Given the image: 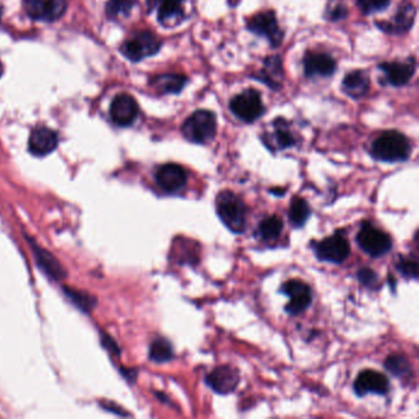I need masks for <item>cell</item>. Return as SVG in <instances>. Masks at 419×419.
Segmentation results:
<instances>
[{
    "label": "cell",
    "instance_id": "6da1fadb",
    "mask_svg": "<svg viewBox=\"0 0 419 419\" xmlns=\"http://www.w3.org/2000/svg\"><path fill=\"white\" fill-rule=\"evenodd\" d=\"M370 153L374 159L384 162L406 161L411 155V143L402 133L387 131L374 140Z\"/></svg>",
    "mask_w": 419,
    "mask_h": 419
},
{
    "label": "cell",
    "instance_id": "7a4b0ae2",
    "mask_svg": "<svg viewBox=\"0 0 419 419\" xmlns=\"http://www.w3.org/2000/svg\"><path fill=\"white\" fill-rule=\"evenodd\" d=\"M216 213L230 232L234 234L245 232L248 208L237 194L230 191L221 192L216 197Z\"/></svg>",
    "mask_w": 419,
    "mask_h": 419
},
{
    "label": "cell",
    "instance_id": "3957f363",
    "mask_svg": "<svg viewBox=\"0 0 419 419\" xmlns=\"http://www.w3.org/2000/svg\"><path fill=\"white\" fill-rule=\"evenodd\" d=\"M183 134L188 142L207 144L215 138L216 118L213 112L207 110L196 111L183 124Z\"/></svg>",
    "mask_w": 419,
    "mask_h": 419
},
{
    "label": "cell",
    "instance_id": "277c9868",
    "mask_svg": "<svg viewBox=\"0 0 419 419\" xmlns=\"http://www.w3.org/2000/svg\"><path fill=\"white\" fill-rule=\"evenodd\" d=\"M357 243L363 252L374 259L387 254L392 248L390 235L373 225L369 221L363 223L357 235Z\"/></svg>",
    "mask_w": 419,
    "mask_h": 419
},
{
    "label": "cell",
    "instance_id": "5b68a950",
    "mask_svg": "<svg viewBox=\"0 0 419 419\" xmlns=\"http://www.w3.org/2000/svg\"><path fill=\"white\" fill-rule=\"evenodd\" d=\"M160 47V39L154 33L140 31L122 44L121 52L129 61L140 62L144 58L156 55Z\"/></svg>",
    "mask_w": 419,
    "mask_h": 419
},
{
    "label": "cell",
    "instance_id": "8992f818",
    "mask_svg": "<svg viewBox=\"0 0 419 419\" xmlns=\"http://www.w3.org/2000/svg\"><path fill=\"white\" fill-rule=\"evenodd\" d=\"M230 110L239 120L252 123L265 113V105L257 90L248 89L230 101Z\"/></svg>",
    "mask_w": 419,
    "mask_h": 419
},
{
    "label": "cell",
    "instance_id": "52a82bcc",
    "mask_svg": "<svg viewBox=\"0 0 419 419\" xmlns=\"http://www.w3.org/2000/svg\"><path fill=\"white\" fill-rule=\"evenodd\" d=\"M248 28L251 32L266 37L274 48L279 47L283 42L284 33L278 25L276 12L273 10L259 11L254 14V17L248 19Z\"/></svg>",
    "mask_w": 419,
    "mask_h": 419
},
{
    "label": "cell",
    "instance_id": "ba28073f",
    "mask_svg": "<svg viewBox=\"0 0 419 419\" xmlns=\"http://www.w3.org/2000/svg\"><path fill=\"white\" fill-rule=\"evenodd\" d=\"M315 254L317 259L331 263H343L351 254V248L347 239L341 232L326 237L320 243L314 245Z\"/></svg>",
    "mask_w": 419,
    "mask_h": 419
},
{
    "label": "cell",
    "instance_id": "9c48e42d",
    "mask_svg": "<svg viewBox=\"0 0 419 419\" xmlns=\"http://www.w3.org/2000/svg\"><path fill=\"white\" fill-rule=\"evenodd\" d=\"M281 292L289 297V303L286 306L288 314L295 316L301 314L309 308L313 301V292L309 286L298 279L288 281L281 286Z\"/></svg>",
    "mask_w": 419,
    "mask_h": 419
},
{
    "label": "cell",
    "instance_id": "30bf717a",
    "mask_svg": "<svg viewBox=\"0 0 419 419\" xmlns=\"http://www.w3.org/2000/svg\"><path fill=\"white\" fill-rule=\"evenodd\" d=\"M263 143L270 150H284L297 144V137L292 133L290 123L286 118H277L262 134Z\"/></svg>",
    "mask_w": 419,
    "mask_h": 419
},
{
    "label": "cell",
    "instance_id": "8fae6325",
    "mask_svg": "<svg viewBox=\"0 0 419 419\" xmlns=\"http://www.w3.org/2000/svg\"><path fill=\"white\" fill-rule=\"evenodd\" d=\"M416 15H417V10H416V6L412 4V1L403 0L402 3L398 6V10L392 17L391 20L378 21L376 26L382 30L384 32L402 35V33L409 32V30L412 28L414 20H416Z\"/></svg>",
    "mask_w": 419,
    "mask_h": 419
},
{
    "label": "cell",
    "instance_id": "7c38bea8",
    "mask_svg": "<svg viewBox=\"0 0 419 419\" xmlns=\"http://www.w3.org/2000/svg\"><path fill=\"white\" fill-rule=\"evenodd\" d=\"M24 8L35 20L53 22L64 15L66 3V0H24Z\"/></svg>",
    "mask_w": 419,
    "mask_h": 419
},
{
    "label": "cell",
    "instance_id": "4fadbf2b",
    "mask_svg": "<svg viewBox=\"0 0 419 419\" xmlns=\"http://www.w3.org/2000/svg\"><path fill=\"white\" fill-rule=\"evenodd\" d=\"M187 172L177 164L161 165L155 172V183L166 194H177L187 185Z\"/></svg>",
    "mask_w": 419,
    "mask_h": 419
},
{
    "label": "cell",
    "instance_id": "5bb4252c",
    "mask_svg": "<svg viewBox=\"0 0 419 419\" xmlns=\"http://www.w3.org/2000/svg\"><path fill=\"white\" fill-rule=\"evenodd\" d=\"M379 69L384 74L382 80H385V83L392 86H403L413 77L417 63L416 58L411 57L404 61L381 63Z\"/></svg>",
    "mask_w": 419,
    "mask_h": 419
},
{
    "label": "cell",
    "instance_id": "9a60e30c",
    "mask_svg": "<svg viewBox=\"0 0 419 419\" xmlns=\"http://www.w3.org/2000/svg\"><path fill=\"white\" fill-rule=\"evenodd\" d=\"M389 390H390L389 379L382 373L376 370H364L354 381V391L358 396H365L368 393L385 395Z\"/></svg>",
    "mask_w": 419,
    "mask_h": 419
},
{
    "label": "cell",
    "instance_id": "2e32d148",
    "mask_svg": "<svg viewBox=\"0 0 419 419\" xmlns=\"http://www.w3.org/2000/svg\"><path fill=\"white\" fill-rule=\"evenodd\" d=\"M205 382L216 393L227 395L235 391L240 382V374L235 368L223 365L208 374L205 378Z\"/></svg>",
    "mask_w": 419,
    "mask_h": 419
},
{
    "label": "cell",
    "instance_id": "e0dca14e",
    "mask_svg": "<svg viewBox=\"0 0 419 419\" xmlns=\"http://www.w3.org/2000/svg\"><path fill=\"white\" fill-rule=\"evenodd\" d=\"M110 113L112 121L115 122L117 126L127 127L138 117V104L131 95H118L111 104Z\"/></svg>",
    "mask_w": 419,
    "mask_h": 419
},
{
    "label": "cell",
    "instance_id": "ac0fdd59",
    "mask_svg": "<svg viewBox=\"0 0 419 419\" xmlns=\"http://www.w3.org/2000/svg\"><path fill=\"white\" fill-rule=\"evenodd\" d=\"M150 9H156L162 26L174 28L185 19V0H149Z\"/></svg>",
    "mask_w": 419,
    "mask_h": 419
},
{
    "label": "cell",
    "instance_id": "d6986e66",
    "mask_svg": "<svg viewBox=\"0 0 419 419\" xmlns=\"http://www.w3.org/2000/svg\"><path fill=\"white\" fill-rule=\"evenodd\" d=\"M303 64L308 77H328L336 72V61L322 52H308L304 55Z\"/></svg>",
    "mask_w": 419,
    "mask_h": 419
},
{
    "label": "cell",
    "instance_id": "ffe728a7",
    "mask_svg": "<svg viewBox=\"0 0 419 419\" xmlns=\"http://www.w3.org/2000/svg\"><path fill=\"white\" fill-rule=\"evenodd\" d=\"M30 248L32 250L33 256L36 259V263L46 276L50 277L53 281H62L66 277V272L61 262L55 259L50 251L46 248H41L39 245L35 243L32 239H28Z\"/></svg>",
    "mask_w": 419,
    "mask_h": 419
},
{
    "label": "cell",
    "instance_id": "44dd1931",
    "mask_svg": "<svg viewBox=\"0 0 419 419\" xmlns=\"http://www.w3.org/2000/svg\"><path fill=\"white\" fill-rule=\"evenodd\" d=\"M58 145V137L55 132L47 127L33 129L28 139V149L36 156L50 154Z\"/></svg>",
    "mask_w": 419,
    "mask_h": 419
},
{
    "label": "cell",
    "instance_id": "7402d4cb",
    "mask_svg": "<svg viewBox=\"0 0 419 419\" xmlns=\"http://www.w3.org/2000/svg\"><path fill=\"white\" fill-rule=\"evenodd\" d=\"M259 82L268 85L270 89L278 91L283 86V79H284V71L279 55H272L266 58L263 68L259 71L257 75Z\"/></svg>",
    "mask_w": 419,
    "mask_h": 419
},
{
    "label": "cell",
    "instance_id": "603a6c76",
    "mask_svg": "<svg viewBox=\"0 0 419 419\" xmlns=\"http://www.w3.org/2000/svg\"><path fill=\"white\" fill-rule=\"evenodd\" d=\"M370 79L364 71L348 73L343 79L342 90L344 94L354 100L362 99L369 93Z\"/></svg>",
    "mask_w": 419,
    "mask_h": 419
},
{
    "label": "cell",
    "instance_id": "cb8c5ba5",
    "mask_svg": "<svg viewBox=\"0 0 419 419\" xmlns=\"http://www.w3.org/2000/svg\"><path fill=\"white\" fill-rule=\"evenodd\" d=\"M187 84V77L183 74H161L151 79V85L160 94H178Z\"/></svg>",
    "mask_w": 419,
    "mask_h": 419
},
{
    "label": "cell",
    "instance_id": "d4e9b609",
    "mask_svg": "<svg viewBox=\"0 0 419 419\" xmlns=\"http://www.w3.org/2000/svg\"><path fill=\"white\" fill-rule=\"evenodd\" d=\"M281 230L283 221L277 215H270L259 223L257 234L263 241H274L281 236Z\"/></svg>",
    "mask_w": 419,
    "mask_h": 419
},
{
    "label": "cell",
    "instance_id": "484cf974",
    "mask_svg": "<svg viewBox=\"0 0 419 419\" xmlns=\"http://www.w3.org/2000/svg\"><path fill=\"white\" fill-rule=\"evenodd\" d=\"M310 214H311V210L305 199L298 197L292 201L290 210H289V221L292 223V226L301 227L305 225V223L310 218Z\"/></svg>",
    "mask_w": 419,
    "mask_h": 419
},
{
    "label": "cell",
    "instance_id": "4316f807",
    "mask_svg": "<svg viewBox=\"0 0 419 419\" xmlns=\"http://www.w3.org/2000/svg\"><path fill=\"white\" fill-rule=\"evenodd\" d=\"M174 357V348L166 338H158L151 343L149 349V358L155 363L170 362Z\"/></svg>",
    "mask_w": 419,
    "mask_h": 419
},
{
    "label": "cell",
    "instance_id": "83f0119b",
    "mask_svg": "<svg viewBox=\"0 0 419 419\" xmlns=\"http://www.w3.org/2000/svg\"><path fill=\"white\" fill-rule=\"evenodd\" d=\"M385 368H387L392 375L398 378H409L412 374V365L409 363V359L400 354H392L385 362Z\"/></svg>",
    "mask_w": 419,
    "mask_h": 419
},
{
    "label": "cell",
    "instance_id": "f1b7e54d",
    "mask_svg": "<svg viewBox=\"0 0 419 419\" xmlns=\"http://www.w3.org/2000/svg\"><path fill=\"white\" fill-rule=\"evenodd\" d=\"M64 292L66 297L71 299L74 305H77V308L84 311V313H91V310L96 306V299L90 295L88 292H79L72 288H64Z\"/></svg>",
    "mask_w": 419,
    "mask_h": 419
},
{
    "label": "cell",
    "instance_id": "f546056e",
    "mask_svg": "<svg viewBox=\"0 0 419 419\" xmlns=\"http://www.w3.org/2000/svg\"><path fill=\"white\" fill-rule=\"evenodd\" d=\"M136 4L137 0H109L106 6V12L111 19L127 17Z\"/></svg>",
    "mask_w": 419,
    "mask_h": 419
},
{
    "label": "cell",
    "instance_id": "4dcf8cb0",
    "mask_svg": "<svg viewBox=\"0 0 419 419\" xmlns=\"http://www.w3.org/2000/svg\"><path fill=\"white\" fill-rule=\"evenodd\" d=\"M396 267H398V270L401 272L403 277L409 278V279H417L418 278V265H417L416 259L401 256L398 259Z\"/></svg>",
    "mask_w": 419,
    "mask_h": 419
},
{
    "label": "cell",
    "instance_id": "1f68e13d",
    "mask_svg": "<svg viewBox=\"0 0 419 419\" xmlns=\"http://www.w3.org/2000/svg\"><path fill=\"white\" fill-rule=\"evenodd\" d=\"M390 1L391 0H357V6L364 15H369L387 9L390 6Z\"/></svg>",
    "mask_w": 419,
    "mask_h": 419
},
{
    "label": "cell",
    "instance_id": "d6a6232c",
    "mask_svg": "<svg viewBox=\"0 0 419 419\" xmlns=\"http://www.w3.org/2000/svg\"><path fill=\"white\" fill-rule=\"evenodd\" d=\"M359 281L368 288H375L378 286V274L370 268H362L358 270Z\"/></svg>",
    "mask_w": 419,
    "mask_h": 419
},
{
    "label": "cell",
    "instance_id": "836d02e7",
    "mask_svg": "<svg viewBox=\"0 0 419 419\" xmlns=\"http://www.w3.org/2000/svg\"><path fill=\"white\" fill-rule=\"evenodd\" d=\"M327 12H328V19L331 21H339L347 17V8L343 6L342 3H338L337 6H331Z\"/></svg>",
    "mask_w": 419,
    "mask_h": 419
},
{
    "label": "cell",
    "instance_id": "e575fe53",
    "mask_svg": "<svg viewBox=\"0 0 419 419\" xmlns=\"http://www.w3.org/2000/svg\"><path fill=\"white\" fill-rule=\"evenodd\" d=\"M102 342H104V344H106V347L109 348L112 352H115L116 354L120 353V352H118L120 349H118L116 343L113 342V339H112L111 337H102Z\"/></svg>",
    "mask_w": 419,
    "mask_h": 419
},
{
    "label": "cell",
    "instance_id": "d590c367",
    "mask_svg": "<svg viewBox=\"0 0 419 419\" xmlns=\"http://www.w3.org/2000/svg\"><path fill=\"white\" fill-rule=\"evenodd\" d=\"M1 75H3V64L0 63V77H1Z\"/></svg>",
    "mask_w": 419,
    "mask_h": 419
},
{
    "label": "cell",
    "instance_id": "8d00e7d4",
    "mask_svg": "<svg viewBox=\"0 0 419 419\" xmlns=\"http://www.w3.org/2000/svg\"><path fill=\"white\" fill-rule=\"evenodd\" d=\"M0 19H1V6H0Z\"/></svg>",
    "mask_w": 419,
    "mask_h": 419
}]
</instances>
